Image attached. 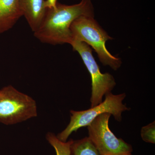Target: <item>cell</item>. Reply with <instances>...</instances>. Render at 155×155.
Returning <instances> with one entry per match:
<instances>
[{"label": "cell", "instance_id": "cell-1", "mask_svg": "<svg viewBox=\"0 0 155 155\" xmlns=\"http://www.w3.org/2000/svg\"><path fill=\"white\" fill-rule=\"evenodd\" d=\"M82 16L94 17L91 0H81L72 5L58 2L55 8L47 9L41 24L34 32V36L44 43L70 45L72 41L71 25L75 19Z\"/></svg>", "mask_w": 155, "mask_h": 155}, {"label": "cell", "instance_id": "cell-2", "mask_svg": "<svg viewBox=\"0 0 155 155\" xmlns=\"http://www.w3.org/2000/svg\"><path fill=\"white\" fill-rule=\"evenodd\" d=\"M70 30L72 42H84L91 46L104 66H110L115 70L120 67L121 59L111 54L106 47L107 41L113 38L101 28L94 17L82 16L78 17L72 22Z\"/></svg>", "mask_w": 155, "mask_h": 155}, {"label": "cell", "instance_id": "cell-3", "mask_svg": "<svg viewBox=\"0 0 155 155\" xmlns=\"http://www.w3.org/2000/svg\"><path fill=\"white\" fill-rule=\"evenodd\" d=\"M105 99L99 104L83 111L71 110L69 124L64 130L58 134L57 137L60 140L67 141L69 136L78 129L88 126L98 116L108 113L113 115L117 121L122 120V112L130 110L129 108L122 103L126 97L125 93L114 95L111 92L105 95Z\"/></svg>", "mask_w": 155, "mask_h": 155}, {"label": "cell", "instance_id": "cell-4", "mask_svg": "<svg viewBox=\"0 0 155 155\" xmlns=\"http://www.w3.org/2000/svg\"><path fill=\"white\" fill-rule=\"evenodd\" d=\"M37 116L36 102L12 85L0 90V122L12 125Z\"/></svg>", "mask_w": 155, "mask_h": 155}, {"label": "cell", "instance_id": "cell-5", "mask_svg": "<svg viewBox=\"0 0 155 155\" xmlns=\"http://www.w3.org/2000/svg\"><path fill=\"white\" fill-rule=\"evenodd\" d=\"M111 114L105 113L96 117L87 126L89 138L102 155H130L131 145L117 138L109 127Z\"/></svg>", "mask_w": 155, "mask_h": 155}, {"label": "cell", "instance_id": "cell-6", "mask_svg": "<svg viewBox=\"0 0 155 155\" xmlns=\"http://www.w3.org/2000/svg\"><path fill=\"white\" fill-rule=\"evenodd\" d=\"M72 48L80 55L91 78V107L99 104L103 97L111 92L116 83L113 75L109 73H102L100 71L92 54L91 47L84 42L73 41L70 44Z\"/></svg>", "mask_w": 155, "mask_h": 155}, {"label": "cell", "instance_id": "cell-7", "mask_svg": "<svg viewBox=\"0 0 155 155\" xmlns=\"http://www.w3.org/2000/svg\"><path fill=\"white\" fill-rule=\"evenodd\" d=\"M45 0H19L22 15L32 31H36L44 19L47 9Z\"/></svg>", "mask_w": 155, "mask_h": 155}, {"label": "cell", "instance_id": "cell-8", "mask_svg": "<svg viewBox=\"0 0 155 155\" xmlns=\"http://www.w3.org/2000/svg\"><path fill=\"white\" fill-rule=\"evenodd\" d=\"M22 16L19 0H0V34L13 28Z\"/></svg>", "mask_w": 155, "mask_h": 155}, {"label": "cell", "instance_id": "cell-9", "mask_svg": "<svg viewBox=\"0 0 155 155\" xmlns=\"http://www.w3.org/2000/svg\"><path fill=\"white\" fill-rule=\"evenodd\" d=\"M71 152V155H102L88 137L73 140Z\"/></svg>", "mask_w": 155, "mask_h": 155}, {"label": "cell", "instance_id": "cell-10", "mask_svg": "<svg viewBox=\"0 0 155 155\" xmlns=\"http://www.w3.org/2000/svg\"><path fill=\"white\" fill-rule=\"evenodd\" d=\"M46 138L50 145L54 147L56 155H71V146L73 140L66 142L61 141L54 134L51 132H48L47 134Z\"/></svg>", "mask_w": 155, "mask_h": 155}, {"label": "cell", "instance_id": "cell-11", "mask_svg": "<svg viewBox=\"0 0 155 155\" xmlns=\"http://www.w3.org/2000/svg\"><path fill=\"white\" fill-rule=\"evenodd\" d=\"M155 121L142 128L141 136L143 140L146 142L155 143Z\"/></svg>", "mask_w": 155, "mask_h": 155}, {"label": "cell", "instance_id": "cell-12", "mask_svg": "<svg viewBox=\"0 0 155 155\" xmlns=\"http://www.w3.org/2000/svg\"><path fill=\"white\" fill-rule=\"evenodd\" d=\"M58 0H45V5L47 9L55 8L57 6Z\"/></svg>", "mask_w": 155, "mask_h": 155}, {"label": "cell", "instance_id": "cell-13", "mask_svg": "<svg viewBox=\"0 0 155 155\" xmlns=\"http://www.w3.org/2000/svg\"></svg>", "mask_w": 155, "mask_h": 155}]
</instances>
